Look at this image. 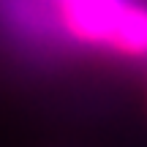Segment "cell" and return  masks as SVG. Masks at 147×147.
<instances>
[{
    "instance_id": "3957f363",
    "label": "cell",
    "mask_w": 147,
    "mask_h": 147,
    "mask_svg": "<svg viewBox=\"0 0 147 147\" xmlns=\"http://www.w3.org/2000/svg\"><path fill=\"white\" fill-rule=\"evenodd\" d=\"M57 3H60V0H57Z\"/></svg>"
},
{
    "instance_id": "7a4b0ae2",
    "label": "cell",
    "mask_w": 147,
    "mask_h": 147,
    "mask_svg": "<svg viewBox=\"0 0 147 147\" xmlns=\"http://www.w3.org/2000/svg\"><path fill=\"white\" fill-rule=\"evenodd\" d=\"M109 47L120 55H131V57L147 55V8L128 3L120 25L115 27L109 38Z\"/></svg>"
},
{
    "instance_id": "6da1fadb",
    "label": "cell",
    "mask_w": 147,
    "mask_h": 147,
    "mask_svg": "<svg viewBox=\"0 0 147 147\" xmlns=\"http://www.w3.org/2000/svg\"><path fill=\"white\" fill-rule=\"evenodd\" d=\"M125 8V0H60V16L65 30L79 41L106 47Z\"/></svg>"
}]
</instances>
